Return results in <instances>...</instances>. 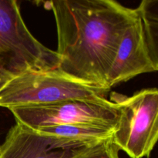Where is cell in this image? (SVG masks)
Masks as SVG:
<instances>
[{
	"label": "cell",
	"mask_w": 158,
	"mask_h": 158,
	"mask_svg": "<svg viewBox=\"0 0 158 158\" xmlns=\"http://www.w3.org/2000/svg\"><path fill=\"white\" fill-rule=\"evenodd\" d=\"M9 110L16 123L33 130L76 123L114 130L119 119L118 106L106 97L72 99L50 104L13 107Z\"/></svg>",
	"instance_id": "cell-5"
},
{
	"label": "cell",
	"mask_w": 158,
	"mask_h": 158,
	"mask_svg": "<svg viewBox=\"0 0 158 158\" xmlns=\"http://www.w3.org/2000/svg\"><path fill=\"white\" fill-rule=\"evenodd\" d=\"M56 51L46 47L25 24L15 0H0V66L15 75L58 68Z\"/></svg>",
	"instance_id": "cell-3"
},
{
	"label": "cell",
	"mask_w": 158,
	"mask_h": 158,
	"mask_svg": "<svg viewBox=\"0 0 158 158\" xmlns=\"http://www.w3.org/2000/svg\"><path fill=\"white\" fill-rule=\"evenodd\" d=\"M119 119L112 140L131 158L149 157L158 141V89L150 88L131 97L114 94Z\"/></svg>",
	"instance_id": "cell-4"
},
{
	"label": "cell",
	"mask_w": 158,
	"mask_h": 158,
	"mask_svg": "<svg viewBox=\"0 0 158 158\" xmlns=\"http://www.w3.org/2000/svg\"><path fill=\"white\" fill-rule=\"evenodd\" d=\"M137 9L142 20L158 23V0H143Z\"/></svg>",
	"instance_id": "cell-11"
},
{
	"label": "cell",
	"mask_w": 158,
	"mask_h": 158,
	"mask_svg": "<svg viewBox=\"0 0 158 158\" xmlns=\"http://www.w3.org/2000/svg\"><path fill=\"white\" fill-rule=\"evenodd\" d=\"M142 23L150 58L155 70L158 71V23L145 20Z\"/></svg>",
	"instance_id": "cell-9"
},
{
	"label": "cell",
	"mask_w": 158,
	"mask_h": 158,
	"mask_svg": "<svg viewBox=\"0 0 158 158\" xmlns=\"http://www.w3.org/2000/svg\"><path fill=\"white\" fill-rule=\"evenodd\" d=\"M15 74L9 72L5 68L0 66V91L6 86V85L15 77Z\"/></svg>",
	"instance_id": "cell-12"
},
{
	"label": "cell",
	"mask_w": 158,
	"mask_h": 158,
	"mask_svg": "<svg viewBox=\"0 0 158 158\" xmlns=\"http://www.w3.org/2000/svg\"><path fill=\"white\" fill-rule=\"evenodd\" d=\"M156 72L150 58L143 23L140 16L127 29L106 80L109 89L137 76Z\"/></svg>",
	"instance_id": "cell-7"
},
{
	"label": "cell",
	"mask_w": 158,
	"mask_h": 158,
	"mask_svg": "<svg viewBox=\"0 0 158 158\" xmlns=\"http://www.w3.org/2000/svg\"><path fill=\"white\" fill-rule=\"evenodd\" d=\"M119 151L110 138L97 143L80 158H119Z\"/></svg>",
	"instance_id": "cell-10"
},
{
	"label": "cell",
	"mask_w": 158,
	"mask_h": 158,
	"mask_svg": "<svg viewBox=\"0 0 158 158\" xmlns=\"http://www.w3.org/2000/svg\"><path fill=\"white\" fill-rule=\"evenodd\" d=\"M110 89L87 84L58 69L15 75L0 91V107L46 105L72 99L106 97Z\"/></svg>",
	"instance_id": "cell-2"
},
{
	"label": "cell",
	"mask_w": 158,
	"mask_h": 158,
	"mask_svg": "<svg viewBox=\"0 0 158 158\" xmlns=\"http://www.w3.org/2000/svg\"><path fill=\"white\" fill-rule=\"evenodd\" d=\"M57 29V69L87 84L106 87L107 76L127 29L139 16L113 0L47 2Z\"/></svg>",
	"instance_id": "cell-1"
},
{
	"label": "cell",
	"mask_w": 158,
	"mask_h": 158,
	"mask_svg": "<svg viewBox=\"0 0 158 158\" xmlns=\"http://www.w3.org/2000/svg\"><path fill=\"white\" fill-rule=\"evenodd\" d=\"M35 131L66 138L95 142L104 141L112 138L114 132V130L110 128L85 123L55 125L45 127Z\"/></svg>",
	"instance_id": "cell-8"
},
{
	"label": "cell",
	"mask_w": 158,
	"mask_h": 158,
	"mask_svg": "<svg viewBox=\"0 0 158 158\" xmlns=\"http://www.w3.org/2000/svg\"><path fill=\"white\" fill-rule=\"evenodd\" d=\"M0 151H1V148H0Z\"/></svg>",
	"instance_id": "cell-13"
},
{
	"label": "cell",
	"mask_w": 158,
	"mask_h": 158,
	"mask_svg": "<svg viewBox=\"0 0 158 158\" xmlns=\"http://www.w3.org/2000/svg\"><path fill=\"white\" fill-rule=\"evenodd\" d=\"M99 143L44 134L16 123L0 146V158H80Z\"/></svg>",
	"instance_id": "cell-6"
}]
</instances>
